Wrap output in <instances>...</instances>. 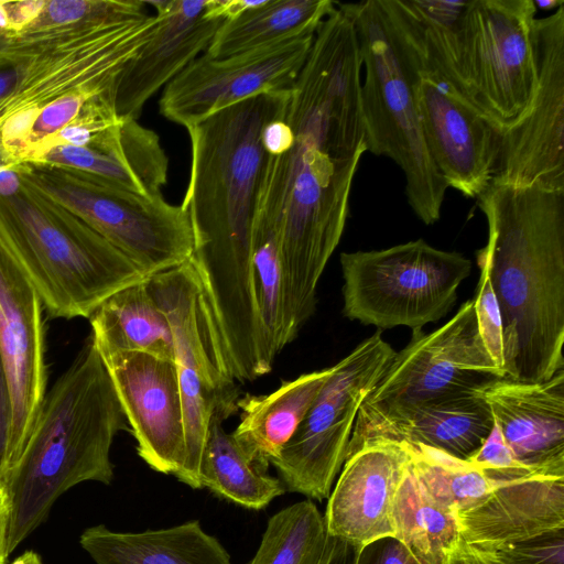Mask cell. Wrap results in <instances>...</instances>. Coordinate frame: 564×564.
Returning a JSON list of instances; mask_svg holds the SVG:
<instances>
[{"mask_svg":"<svg viewBox=\"0 0 564 564\" xmlns=\"http://www.w3.org/2000/svg\"><path fill=\"white\" fill-rule=\"evenodd\" d=\"M327 536L324 516L314 502L293 503L269 519L249 564H321Z\"/></svg>","mask_w":564,"mask_h":564,"instance_id":"cell-32","label":"cell"},{"mask_svg":"<svg viewBox=\"0 0 564 564\" xmlns=\"http://www.w3.org/2000/svg\"><path fill=\"white\" fill-rule=\"evenodd\" d=\"M88 319L90 337L100 357L137 351L174 361L169 321L145 280L107 297Z\"/></svg>","mask_w":564,"mask_h":564,"instance_id":"cell-27","label":"cell"},{"mask_svg":"<svg viewBox=\"0 0 564 564\" xmlns=\"http://www.w3.org/2000/svg\"><path fill=\"white\" fill-rule=\"evenodd\" d=\"M446 564H497L484 553L459 540L448 553Z\"/></svg>","mask_w":564,"mask_h":564,"instance_id":"cell-42","label":"cell"},{"mask_svg":"<svg viewBox=\"0 0 564 564\" xmlns=\"http://www.w3.org/2000/svg\"><path fill=\"white\" fill-rule=\"evenodd\" d=\"M386 19L437 171L448 187L468 198L480 196L494 178L500 131L414 41Z\"/></svg>","mask_w":564,"mask_h":564,"instance_id":"cell-14","label":"cell"},{"mask_svg":"<svg viewBox=\"0 0 564 564\" xmlns=\"http://www.w3.org/2000/svg\"><path fill=\"white\" fill-rule=\"evenodd\" d=\"M43 303L0 237V357L10 386L12 469L21 457L46 394Z\"/></svg>","mask_w":564,"mask_h":564,"instance_id":"cell-17","label":"cell"},{"mask_svg":"<svg viewBox=\"0 0 564 564\" xmlns=\"http://www.w3.org/2000/svg\"><path fill=\"white\" fill-rule=\"evenodd\" d=\"M479 281L474 307L480 336L490 356L505 373L502 319L496 294L492 290L486 264L477 259Z\"/></svg>","mask_w":564,"mask_h":564,"instance_id":"cell-35","label":"cell"},{"mask_svg":"<svg viewBox=\"0 0 564 564\" xmlns=\"http://www.w3.org/2000/svg\"><path fill=\"white\" fill-rule=\"evenodd\" d=\"M139 456L155 471L176 475L185 459L182 398L173 360L144 352L101 357Z\"/></svg>","mask_w":564,"mask_h":564,"instance_id":"cell-18","label":"cell"},{"mask_svg":"<svg viewBox=\"0 0 564 564\" xmlns=\"http://www.w3.org/2000/svg\"><path fill=\"white\" fill-rule=\"evenodd\" d=\"M533 2L536 10H557L560 7L564 6V0H533Z\"/></svg>","mask_w":564,"mask_h":564,"instance_id":"cell-46","label":"cell"},{"mask_svg":"<svg viewBox=\"0 0 564 564\" xmlns=\"http://www.w3.org/2000/svg\"><path fill=\"white\" fill-rule=\"evenodd\" d=\"M228 417L215 413L200 466V485L215 495L241 507L260 510L285 488L279 478L256 467L232 435L224 429Z\"/></svg>","mask_w":564,"mask_h":564,"instance_id":"cell-30","label":"cell"},{"mask_svg":"<svg viewBox=\"0 0 564 564\" xmlns=\"http://www.w3.org/2000/svg\"><path fill=\"white\" fill-rule=\"evenodd\" d=\"M330 0H261L228 19L205 55L213 59L313 35L335 10Z\"/></svg>","mask_w":564,"mask_h":564,"instance_id":"cell-28","label":"cell"},{"mask_svg":"<svg viewBox=\"0 0 564 564\" xmlns=\"http://www.w3.org/2000/svg\"><path fill=\"white\" fill-rule=\"evenodd\" d=\"M358 547L335 536H327L321 564H355Z\"/></svg>","mask_w":564,"mask_h":564,"instance_id":"cell-41","label":"cell"},{"mask_svg":"<svg viewBox=\"0 0 564 564\" xmlns=\"http://www.w3.org/2000/svg\"><path fill=\"white\" fill-rule=\"evenodd\" d=\"M7 40L0 46V104L13 90L20 72L19 59L9 47Z\"/></svg>","mask_w":564,"mask_h":564,"instance_id":"cell-40","label":"cell"},{"mask_svg":"<svg viewBox=\"0 0 564 564\" xmlns=\"http://www.w3.org/2000/svg\"><path fill=\"white\" fill-rule=\"evenodd\" d=\"M455 518L460 540L477 549L564 528V476L534 475L507 482Z\"/></svg>","mask_w":564,"mask_h":564,"instance_id":"cell-23","label":"cell"},{"mask_svg":"<svg viewBox=\"0 0 564 564\" xmlns=\"http://www.w3.org/2000/svg\"><path fill=\"white\" fill-rule=\"evenodd\" d=\"M127 423L89 335L46 392L26 446L4 485L10 554L46 520L68 489L84 481H112L110 449Z\"/></svg>","mask_w":564,"mask_h":564,"instance_id":"cell-4","label":"cell"},{"mask_svg":"<svg viewBox=\"0 0 564 564\" xmlns=\"http://www.w3.org/2000/svg\"><path fill=\"white\" fill-rule=\"evenodd\" d=\"M18 169L26 183L82 219L147 278L189 260L193 232L181 205L167 203L162 195L142 196L56 166L25 162Z\"/></svg>","mask_w":564,"mask_h":564,"instance_id":"cell-10","label":"cell"},{"mask_svg":"<svg viewBox=\"0 0 564 564\" xmlns=\"http://www.w3.org/2000/svg\"><path fill=\"white\" fill-rule=\"evenodd\" d=\"M22 184L23 180L18 165L0 170V197H11L15 195L21 189Z\"/></svg>","mask_w":564,"mask_h":564,"instance_id":"cell-43","label":"cell"},{"mask_svg":"<svg viewBox=\"0 0 564 564\" xmlns=\"http://www.w3.org/2000/svg\"><path fill=\"white\" fill-rule=\"evenodd\" d=\"M354 21L365 78L360 87L367 151L403 172L405 196L425 225L435 224L448 188L430 154L406 69L378 0L336 2Z\"/></svg>","mask_w":564,"mask_h":564,"instance_id":"cell-7","label":"cell"},{"mask_svg":"<svg viewBox=\"0 0 564 564\" xmlns=\"http://www.w3.org/2000/svg\"><path fill=\"white\" fill-rule=\"evenodd\" d=\"M339 259L344 316L379 329H421L443 318L471 271L470 260L462 253L434 248L423 239L343 252Z\"/></svg>","mask_w":564,"mask_h":564,"instance_id":"cell-9","label":"cell"},{"mask_svg":"<svg viewBox=\"0 0 564 564\" xmlns=\"http://www.w3.org/2000/svg\"><path fill=\"white\" fill-rule=\"evenodd\" d=\"M404 444L417 478L434 499L454 514L478 507L495 489L505 485L468 460L424 445Z\"/></svg>","mask_w":564,"mask_h":564,"instance_id":"cell-31","label":"cell"},{"mask_svg":"<svg viewBox=\"0 0 564 564\" xmlns=\"http://www.w3.org/2000/svg\"><path fill=\"white\" fill-rule=\"evenodd\" d=\"M0 237L51 318H89L107 297L147 279L126 254L24 180L15 195L0 197Z\"/></svg>","mask_w":564,"mask_h":564,"instance_id":"cell-5","label":"cell"},{"mask_svg":"<svg viewBox=\"0 0 564 564\" xmlns=\"http://www.w3.org/2000/svg\"><path fill=\"white\" fill-rule=\"evenodd\" d=\"M13 165H17V164L8 155V153L6 152L3 145L0 141V170L8 167V166H13Z\"/></svg>","mask_w":564,"mask_h":564,"instance_id":"cell-47","label":"cell"},{"mask_svg":"<svg viewBox=\"0 0 564 564\" xmlns=\"http://www.w3.org/2000/svg\"><path fill=\"white\" fill-rule=\"evenodd\" d=\"M533 0H469L451 79L501 133L536 77Z\"/></svg>","mask_w":564,"mask_h":564,"instance_id":"cell-11","label":"cell"},{"mask_svg":"<svg viewBox=\"0 0 564 564\" xmlns=\"http://www.w3.org/2000/svg\"><path fill=\"white\" fill-rule=\"evenodd\" d=\"M32 163L75 171L147 197L161 196L167 182L169 159L159 135L133 118H120L84 145H54Z\"/></svg>","mask_w":564,"mask_h":564,"instance_id":"cell-22","label":"cell"},{"mask_svg":"<svg viewBox=\"0 0 564 564\" xmlns=\"http://www.w3.org/2000/svg\"><path fill=\"white\" fill-rule=\"evenodd\" d=\"M395 350L376 332L334 365L306 415L271 462L289 491L329 497L344 465L358 411Z\"/></svg>","mask_w":564,"mask_h":564,"instance_id":"cell-12","label":"cell"},{"mask_svg":"<svg viewBox=\"0 0 564 564\" xmlns=\"http://www.w3.org/2000/svg\"><path fill=\"white\" fill-rule=\"evenodd\" d=\"M474 392L518 462L542 475L564 476V369L542 382L491 378Z\"/></svg>","mask_w":564,"mask_h":564,"instance_id":"cell-21","label":"cell"},{"mask_svg":"<svg viewBox=\"0 0 564 564\" xmlns=\"http://www.w3.org/2000/svg\"><path fill=\"white\" fill-rule=\"evenodd\" d=\"M145 281L169 321L174 343L185 435V459L175 477L200 489V466L212 417L215 413L229 417L238 410L239 389L191 261Z\"/></svg>","mask_w":564,"mask_h":564,"instance_id":"cell-8","label":"cell"},{"mask_svg":"<svg viewBox=\"0 0 564 564\" xmlns=\"http://www.w3.org/2000/svg\"><path fill=\"white\" fill-rule=\"evenodd\" d=\"M477 550L497 564H564V528Z\"/></svg>","mask_w":564,"mask_h":564,"instance_id":"cell-34","label":"cell"},{"mask_svg":"<svg viewBox=\"0 0 564 564\" xmlns=\"http://www.w3.org/2000/svg\"><path fill=\"white\" fill-rule=\"evenodd\" d=\"M491 378L505 375L482 341L474 300H467L437 329L429 334L422 328L412 330L410 343L395 351L361 404L351 436L423 402L471 391Z\"/></svg>","mask_w":564,"mask_h":564,"instance_id":"cell-13","label":"cell"},{"mask_svg":"<svg viewBox=\"0 0 564 564\" xmlns=\"http://www.w3.org/2000/svg\"><path fill=\"white\" fill-rule=\"evenodd\" d=\"M477 198L488 224L477 259L500 308L505 378L546 381L564 369V191L490 184Z\"/></svg>","mask_w":564,"mask_h":564,"instance_id":"cell-3","label":"cell"},{"mask_svg":"<svg viewBox=\"0 0 564 564\" xmlns=\"http://www.w3.org/2000/svg\"><path fill=\"white\" fill-rule=\"evenodd\" d=\"M10 564H44L42 557L34 551H26Z\"/></svg>","mask_w":564,"mask_h":564,"instance_id":"cell-45","label":"cell"},{"mask_svg":"<svg viewBox=\"0 0 564 564\" xmlns=\"http://www.w3.org/2000/svg\"><path fill=\"white\" fill-rule=\"evenodd\" d=\"M147 13L145 2L139 0H45L36 18L21 33L104 23Z\"/></svg>","mask_w":564,"mask_h":564,"instance_id":"cell-33","label":"cell"},{"mask_svg":"<svg viewBox=\"0 0 564 564\" xmlns=\"http://www.w3.org/2000/svg\"><path fill=\"white\" fill-rule=\"evenodd\" d=\"M45 0L3 1L2 6L11 34L21 33L39 14Z\"/></svg>","mask_w":564,"mask_h":564,"instance_id":"cell-39","label":"cell"},{"mask_svg":"<svg viewBox=\"0 0 564 564\" xmlns=\"http://www.w3.org/2000/svg\"><path fill=\"white\" fill-rule=\"evenodd\" d=\"M10 36H12L10 33H8V32H6V31L0 29V46Z\"/></svg>","mask_w":564,"mask_h":564,"instance_id":"cell-48","label":"cell"},{"mask_svg":"<svg viewBox=\"0 0 564 564\" xmlns=\"http://www.w3.org/2000/svg\"><path fill=\"white\" fill-rule=\"evenodd\" d=\"M313 35L221 59L195 58L165 87L160 112L185 128L264 91L290 89L307 57Z\"/></svg>","mask_w":564,"mask_h":564,"instance_id":"cell-16","label":"cell"},{"mask_svg":"<svg viewBox=\"0 0 564 564\" xmlns=\"http://www.w3.org/2000/svg\"><path fill=\"white\" fill-rule=\"evenodd\" d=\"M156 25L145 44L119 76L116 111L138 119L144 104L206 51L226 19L216 14L212 0L149 2Z\"/></svg>","mask_w":564,"mask_h":564,"instance_id":"cell-20","label":"cell"},{"mask_svg":"<svg viewBox=\"0 0 564 564\" xmlns=\"http://www.w3.org/2000/svg\"><path fill=\"white\" fill-rule=\"evenodd\" d=\"M410 459L404 443L380 438L347 454L324 514L327 534L357 547L394 536L392 502Z\"/></svg>","mask_w":564,"mask_h":564,"instance_id":"cell-19","label":"cell"},{"mask_svg":"<svg viewBox=\"0 0 564 564\" xmlns=\"http://www.w3.org/2000/svg\"><path fill=\"white\" fill-rule=\"evenodd\" d=\"M355 564H419L394 536H384L358 547Z\"/></svg>","mask_w":564,"mask_h":564,"instance_id":"cell-38","label":"cell"},{"mask_svg":"<svg viewBox=\"0 0 564 564\" xmlns=\"http://www.w3.org/2000/svg\"><path fill=\"white\" fill-rule=\"evenodd\" d=\"M13 406L7 373L0 357V488H4L12 470L11 435Z\"/></svg>","mask_w":564,"mask_h":564,"instance_id":"cell-37","label":"cell"},{"mask_svg":"<svg viewBox=\"0 0 564 564\" xmlns=\"http://www.w3.org/2000/svg\"><path fill=\"white\" fill-rule=\"evenodd\" d=\"M156 15L83 24L8 39L20 72L0 104V141L17 164L39 112L70 95L116 91L120 74L152 35ZM18 165V164H17Z\"/></svg>","mask_w":564,"mask_h":564,"instance_id":"cell-6","label":"cell"},{"mask_svg":"<svg viewBox=\"0 0 564 564\" xmlns=\"http://www.w3.org/2000/svg\"><path fill=\"white\" fill-rule=\"evenodd\" d=\"M392 522L394 538L419 564H446L460 540L454 512L427 491L411 459L393 498Z\"/></svg>","mask_w":564,"mask_h":564,"instance_id":"cell-29","label":"cell"},{"mask_svg":"<svg viewBox=\"0 0 564 564\" xmlns=\"http://www.w3.org/2000/svg\"><path fill=\"white\" fill-rule=\"evenodd\" d=\"M290 89L258 94L186 128L192 162L181 206L193 232L189 261L229 345L260 334L252 237L268 160L263 130L283 118Z\"/></svg>","mask_w":564,"mask_h":564,"instance_id":"cell-2","label":"cell"},{"mask_svg":"<svg viewBox=\"0 0 564 564\" xmlns=\"http://www.w3.org/2000/svg\"><path fill=\"white\" fill-rule=\"evenodd\" d=\"M335 4L290 89L283 120L291 142L281 153H268L253 223L279 239L294 337L315 312L317 284L341 239L354 176L367 151L357 33Z\"/></svg>","mask_w":564,"mask_h":564,"instance_id":"cell-1","label":"cell"},{"mask_svg":"<svg viewBox=\"0 0 564 564\" xmlns=\"http://www.w3.org/2000/svg\"><path fill=\"white\" fill-rule=\"evenodd\" d=\"M79 543L96 564H231L226 549L199 521L138 533L99 524L87 528Z\"/></svg>","mask_w":564,"mask_h":564,"instance_id":"cell-25","label":"cell"},{"mask_svg":"<svg viewBox=\"0 0 564 564\" xmlns=\"http://www.w3.org/2000/svg\"><path fill=\"white\" fill-rule=\"evenodd\" d=\"M467 460L475 465L496 470L529 468L516 459L495 423L484 444Z\"/></svg>","mask_w":564,"mask_h":564,"instance_id":"cell-36","label":"cell"},{"mask_svg":"<svg viewBox=\"0 0 564 564\" xmlns=\"http://www.w3.org/2000/svg\"><path fill=\"white\" fill-rule=\"evenodd\" d=\"M536 77L529 104L500 133L491 184L564 191V6L535 19Z\"/></svg>","mask_w":564,"mask_h":564,"instance_id":"cell-15","label":"cell"},{"mask_svg":"<svg viewBox=\"0 0 564 564\" xmlns=\"http://www.w3.org/2000/svg\"><path fill=\"white\" fill-rule=\"evenodd\" d=\"M9 507L3 488H0V564H6L10 552L8 543Z\"/></svg>","mask_w":564,"mask_h":564,"instance_id":"cell-44","label":"cell"},{"mask_svg":"<svg viewBox=\"0 0 564 564\" xmlns=\"http://www.w3.org/2000/svg\"><path fill=\"white\" fill-rule=\"evenodd\" d=\"M474 390L423 402L372 424L350 437L347 454L380 438L424 445L467 460L494 426L488 405Z\"/></svg>","mask_w":564,"mask_h":564,"instance_id":"cell-24","label":"cell"},{"mask_svg":"<svg viewBox=\"0 0 564 564\" xmlns=\"http://www.w3.org/2000/svg\"><path fill=\"white\" fill-rule=\"evenodd\" d=\"M333 369L330 366L303 373L282 382L269 394H247L238 400L240 422L231 435L256 467L267 471L306 415Z\"/></svg>","mask_w":564,"mask_h":564,"instance_id":"cell-26","label":"cell"}]
</instances>
